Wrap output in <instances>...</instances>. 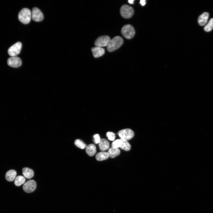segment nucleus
Returning <instances> with one entry per match:
<instances>
[{
    "label": "nucleus",
    "instance_id": "obj_1",
    "mask_svg": "<svg viewBox=\"0 0 213 213\" xmlns=\"http://www.w3.org/2000/svg\"><path fill=\"white\" fill-rule=\"evenodd\" d=\"M123 40L119 36H116L110 40L107 46L108 51L112 52L119 48L123 44Z\"/></svg>",
    "mask_w": 213,
    "mask_h": 213
},
{
    "label": "nucleus",
    "instance_id": "obj_2",
    "mask_svg": "<svg viewBox=\"0 0 213 213\" xmlns=\"http://www.w3.org/2000/svg\"><path fill=\"white\" fill-rule=\"evenodd\" d=\"M18 18L20 22L24 24H27L30 21L31 12L27 8L22 9L19 12Z\"/></svg>",
    "mask_w": 213,
    "mask_h": 213
},
{
    "label": "nucleus",
    "instance_id": "obj_3",
    "mask_svg": "<svg viewBox=\"0 0 213 213\" xmlns=\"http://www.w3.org/2000/svg\"><path fill=\"white\" fill-rule=\"evenodd\" d=\"M121 32L123 36L128 39L133 38L135 33L134 28L130 24L124 26L121 29Z\"/></svg>",
    "mask_w": 213,
    "mask_h": 213
},
{
    "label": "nucleus",
    "instance_id": "obj_4",
    "mask_svg": "<svg viewBox=\"0 0 213 213\" xmlns=\"http://www.w3.org/2000/svg\"><path fill=\"white\" fill-rule=\"evenodd\" d=\"M134 10L131 6L125 4L122 6L120 9V13L123 17L126 19L129 18L133 15Z\"/></svg>",
    "mask_w": 213,
    "mask_h": 213
},
{
    "label": "nucleus",
    "instance_id": "obj_5",
    "mask_svg": "<svg viewBox=\"0 0 213 213\" xmlns=\"http://www.w3.org/2000/svg\"><path fill=\"white\" fill-rule=\"evenodd\" d=\"M22 44L20 42L16 43L11 46L8 51V54L12 57H15L19 54L22 49Z\"/></svg>",
    "mask_w": 213,
    "mask_h": 213
},
{
    "label": "nucleus",
    "instance_id": "obj_6",
    "mask_svg": "<svg viewBox=\"0 0 213 213\" xmlns=\"http://www.w3.org/2000/svg\"><path fill=\"white\" fill-rule=\"evenodd\" d=\"M118 134L121 139L127 141L132 139L134 136V133L131 129L126 128L120 130Z\"/></svg>",
    "mask_w": 213,
    "mask_h": 213
},
{
    "label": "nucleus",
    "instance_id": "obj_7",
    "mask_svg": "<svg viewBox=\"0 0 213 213\" xmlns=\"http://www.w3.org/2000/svg\"><path fill=\"white\" fill-rule=\"evenodd\" d=\"M110 40V37L108 36H101L99 37L96 40L94 44L96 46L101 47L107 46Z\"/></svg>",
    "mask_w": 213,
    "mask_h": 213
},
{
    "label": "nucleus",
    "instance_id": "obj_8",
    "mask_svg": "<svg viewBox=\"0 0 213 213\" xmlns=\"http://www.w3.org/2000/svg\"><path fill=\"white\" fill-rule=\"evenodd\" d=\"M36 187V183L34 180H29L25 183L23 186V190L27 193L34 191Z\"/></svg>",
    "mask_w": 213,
    "mask_h": 213
},
{
    "label": "nucleus",
    "instance_id": "obj_9",
    "mask_svg": "<svg viewBox=\"0 0 213 213\" xmlns=\"http://www.w3.org/2000/svg\"><path fill=\"white\" fill-rule=\"evenodd\" d=\"M31 17L36 22L41 21L43 19V14L42 12L37 7L34 8L31 12Z\"/></svg>",
    "mask_w": 213,
    "mask_h": 213
},
{
    "label": "nucleus",
    "instance_id": "obj_10",
    "mask_svg": "<svg viewBox=\"0 0 213 213\" xmlns=\"http://www.w3.org/2000/svg\"><path fill=\"white\" fill-rule=\"evenodd\" d=\"M8 64L13 67H18L20 66L22 63L21 59L17 57H12L8 59L7 60Z\"/></svg>",
    "mask_w": 213,
    "mask_h": 213
},
{
    "label": "nucleus",
    "instance_id": "obj_11",
    "mask_svg": "<svg viewBox=\"0 0 213 213\" xmlns=\"http://www.w3.org/2000/svg\"><path fill=\"white\" fill-rule=\"evenodd\" d=\"M93 57L98 58L103 55L105 53V49L101 47L96 46L91 48Z\"/></svg>",
    "mask_w": 213,
    "mask_h": 213
},
{
    "label": "nucleus",
    "instance_id": "obj_12",
    "mask_svg": "<svg viewBox=\"0 0 213 213\" xmlns=\"http://www.w3.org/2000/svg\"><path fill=\"white\" fill-rule=\"evenodd\" d=\"M99 148L101 151H104L108 149L109 147V143L105 139H100L99 143Z\"/></svg>",
    "mask_w": 213,
    "mask_h": 213
},
{
    "label": "nucleus",
    "instance_id": "obj_13",
    "mask_svg": "<svg viewBox=\"0 0 213 213\" xmlns=\"http://www.w3.org/2000/svg\"><path fill=\"white\" fill-rule=\"evenodd\" d=\"M209 16V14L207 12H204L200 15L198 20L199 24L201 26L204 25L208 21Z\"/></svg>",
    "mask_w": 213,
    "mask_h": 213
},
{
    "label": "nucleus",
    "instance_id": "obj_14",
    "mask_svg": "<svg viewBox=\"0 0 213 213\" xmlns=\"http://www.w3.org/2000/svg\"><path fill=\"white\" fill-rule=\"evenodd\" d=\"M16 175L17 172L15 170H11L6 172L5 176V178L8 181H12L15 179Z\"/></svg>",
    "mask_w": 213,
    "mask_h": 213
},
{
    "label": "nucleus",
    "instance_id": "obj_15",
    "mask_svg": "<svg viewBox=\"0 0 213 213\" xmlns=\"http://www.w3.org/2000/svg\"><path fill=\"white\" fill-rule=\"evenodd\" d=\"M22 173L24 177L27 179L32 178L34 175L33 170L28 167H24L22 169Z\"/></svg>",
    "mask_w": 213,
    "mask_h": 213
},
{
    "label": "nucleus",
    "instance_id": "obj_16",
    "mask_svg": "<svg viewBox=\"0 0 213 213\" xmlns=\"http://www.w3.org/2000/svg\"><path fill=\"white\" fill-rule=\"evenodd\" d=\"M85 151L87 154L90 156H93L96 152L95 146L92 144L88 145L86 147Z\"/></svg>",
    "mask_w": 213,
    "mask_h": 213
},
{
    "label": "nucleus",
    "instance_id": "obj_17",
    "mask_svg": "<svg viewBox=\"0 0 213 213\" xmlns=\"http://www.w3.org/2000/svg\"><path fill=\"white\" fill-rule=\"evenodd\" d=\"M108 153L109 154V157L111 158H114L119 155L120 152L118 148L112 147L109 149Z\"/></svg>",
    "mask_w": 213,
    "mask_h": 213
},
{
    "label": "nucleus",
    "instance_id": "obj_18",
    "mask_svg": "<svg viewBox=\"0 0 213 213\" xmlns=\"http://www.w3.org/2000/svg\"><path fill=\"white\" fill-rule=\"evenodd\" d=\"M109 157L108 152L101 151L98 153L96 155V158L99 161H102L107 159Z\"/></svg>",
    "mask_w": 213,
    "mask_h": 213
},
{
    "label": "nucleus",
    "instance_id": "obj_19",
    "mask_svg": "<svg viewBox=\"0 0 213 213\" xmlns=\"http://www.w3.org/2000/svg\"><path fill=\"white\" fill-rule=\"evenodd\" d=\"M25 181V179L24 176L21 175L17 176L14 179V184L15 185L19 186L24 184Z\"/></svg>",
    "mask_w": 213,
    "mask_h": 213
},
{
    "label": "nucleus",
    "instance_id": "obj_20",
    "mask_svg": "<svg viewBox=\"0 0 213 213\" xmlns=\"http://www.w3.org/2000/svg\"><path fill=\"white\" fill-rule=\"evenodd\" d=\"M121 139L122 141V144L120 148L126 151H129L131 149V146L128 141L124 139Z\"/></svg>",
    "mask_w": 213,
    "mask_h": 213
},
{
    "label": "nucleus",
    "instance_id": "obj_21",
    "mask_svg": "<svg viewBox=\"0 0 213 213\" xmlns=\"http://www.w3.org/2000/svg\"><path fill=\"white\" fill-rule=\"evenodd\" d=\"M75 145L77 147L82 149H84L86 146V144L82 140L79 139H76L74 142Z\"/></svg>",
    "mask_w": 213,
    "mask_h": 213
},
{
    "label": "nucleus",
    "instance_id": "obj_22",
    "mask_svg": "<svg viewBox=\"0 0 213 213\" xmlns=\"http://www.w3.org/2000/svg\"><path fill=\"white\" fill-rule=\"evenodd\" d=\"M213 28V18H211L204 28V30L207 32L211 31Z\"/></svg>",
    "mask_w": 213,
    "mask_h": 213
},
{
    "label": "nucleus",
    "instance_id": "obj_23",
    "mask_svg": "<svg viewBox=\"0 0 213 213\" xmlns=\"http://www.w3.org/2000/svg\"><path fill=\"white\" fill-rule=\"evenodd\" d=\"M122 141L121 139H117L114 141L112 143V147L118 148L120 147L122 145Z\"/></svg>",
    "mask_w": 213,
    "mask_h": 213
},
{
    "label": "nucleus",
    "instance_id": "obj_24",
    "mask_svg": "<svg viewBox=\"0 0 213 213\" xmlns=\"http://www.w3.org/2000/svg\"><path fill=\"white\" fill-rule=\"evenodd\" d=\"M106 135L109 140L110 141H113L115 137V134L111 132H107Z\"/></svg>",
    "mask_w": 213,
    "mask_h": 213
},
{
    "label": "nucleus",
    "instance_id": "obj_25",
    "mask_svg": "<svg viewBox=\"0 0 213 213\" xmlns=\"http://www.w3.org/2000/svg\"><path fill=\"white\" fill-rule=\"evenodd\" d=\"M94 142L95 144H97L99 143L100 139L99 135L96 134L94 135Z\"/></svg>",
    "mask_w": 213,
    "mask_h": 213
},
{
    "label": "nucleus",
    "instance_id": "obj_26",
    "mask_svg": "<svg viewBox=\"0 0 213 213\" xmlns=\"http://www.w3.org/2000/svg\"><path fill=\"white\" fill-rule=\"evenodd\" d=\"M140 3L142 6H143L146 4V1L145 0H141L140 1Z\"/></svg>",
    "mask_w": 213,
    "mask_h": 213
},
{
    "label": "nucleus",
    "instance_id": "obj_27",
    "mask_svg": "<svg viewBox=\"0 0 213 213\" xmlns=\"http://www.w3.org/2000/svg\"><path fill=\"white\" fill-rule=\"evenodd\" d=\"M133 0H129L128 1V2L130 4H133Z\"/></svg>",
    "mask_w": 213,
    "mask_h": 213
}]
</instances>
